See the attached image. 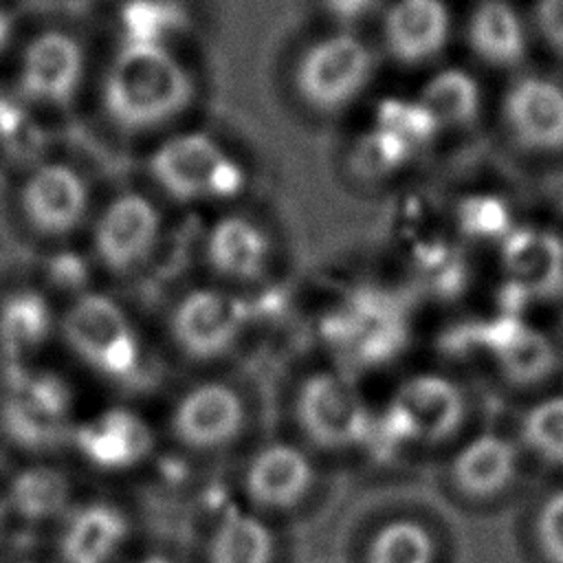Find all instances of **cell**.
<instances>
[{
  "instance_id": "6da1fadb",
  "label": "cell",
  "mask_w": 563,
  "mask_h": 563,
  "mask_svg": "<svg viewBox=\"0 0 563 563\" xmlns=\"http://www.w3.org/2000/svg\"><path fill=\"white\" fill-rule=\"evenodd\" d=\"M194 95L189 68L165 46L119 44L101 79L106 117L130 134L169 125L187 112Z\"/></svg>"
},
{
  "instance_id": "7a4b0ae2",
  "label": "cell",
  "mask_w": 563,
  "mask_h": 563,
  "mask_svg": "<svg viewBox=\"0 0 563 563\" xmlns=\"http://www.w3.org/2000/svg\"><path fill=\"white\" fill-rule=\"evenodd\" d=\"M154 185L176 202L231 200L246 187L242 163L207 132H180L156 145L147 158Z\"/></svg>"
},
{
  "instance_id": "3957f363",
  "label": "cell",
  "mask_w": 563,
  "mask_h": 563,
  "mask_svg": "<svg viewBox=\"0 0 563 563\" xmlns=\"http://www.w3.org/2000/svg\"><path fill=\"white\" fill-rule=\"evenodd\" d=\"M68 347L97 374L130 380L143 365V345L128 312L108 295H77L59 319Z\"/></svg>"
},
{
  "instance_id": "277c9868",
  "label": "cell",
  "mask_w": 563,
  "mask_h": 563,
  "mask_svg": "<svg viewBox=\"0 0 563 563\" xmlns=\"http://www.w3.org/2000/svg\"><path fill=\"white\" fill-rule=\"evenodd\" d=\"M374 70L376 57L369 44L350 31H336L301 51L292 86L306 108L317 114H334L367 90Z\"/></svg>"
},
{
  "instance_id": "5b68a950",
  "label": "cell",
  "mask_w": 563,
  "mask_h": 563,
  "mask_svg": "<svg viewBox=\"0 0 563 563\" xmlns=\"http://www.w3.org/2000/svg\"><path fill=\"white\" fill-rule=\"evenodd\" d=\"M462 420L464 396L457 385L435 374H418L394 391L380 418V433L387 444H438L455 435Z\"/></svg>"
},
{
  "instance_id": "8992f818",
  "label": "cell",
  "mask_w": 563,
  "mask_h": 563,
  "mask_svg": "<svg viewBox=\"0 0 563 563\" xmlns=\"http://www.w3.org/2000/svg\"><path fill=\"white\" fill-rule=\"evenodd\" d=\"M249 317L246 301L235 292L216 286L194 288L174 303L169 334L185 356L213 361L238 343Z\"/></svg>"
},
{
  "instance_id": "52a82bcc",
  "label": "cell",
  "mask_w": 563,
  "mask_h": 563,
  "mask_svg": "<svg viewBox=\"0 0 563 563\" xmlns=\"http://www.w3.org/2000/svg\"><path fill=\"white\" fill-rule=\"evenodd\" d=\"M295 416L312 444L332 451L361 444L372 433V418L361 394L334 372H319L301 383Z\"/></svg>"
},
{
  "instance_id": "ba28073f",
  "label": "cell",
  "mask_w": 563,
  "mask_h": 563,
  "mask_svg": "<svg viewBox=\"0 0 563 563\" xmlns=\"http://www.w3.org/2000/svg\"><path fill=\"white\" fill-rule=\"evenodd\" d=\"M163 231V216L152 198L121 191L99 211L90 246L97 266L112 275H128L150 260Z\"/></svg>"
},
{
  "instance_id": "9c48e42d",
  "label": "cell",
  "mask_w": 563,
  "mask_h": 563,
  "mask_svg": "<svg viewBox=\"0 0 563 563\" xmlns=\"http://www.w3.org/2000/svg\"><path fill=\"white\" fill-rule=\"evenodd\" d=\"M86 55L77 37L66 31H42L22 51L18 95L31 108L68 110L81 92Z\"/></svg>"
},
{
  "instance_id": "30bf717a",
  "label": "cell",
  "mask_w": 563,
  "mask_h": 563,
  "mask_svg": "<svg viewBox=\"0 0 563 563\" xmlns=\"http://www.w3.org/2000/svg\"><path fill=\"white\" fill-rule=\"evenodd\" d=\"M7 438L29 451H48L68 433V389L48 374L18 376L0 411Z\"/></svg>"
},
{
  "instance_id": "8fae6325",
  "label": "cell",
  "mask_w": 563,
  "mask_h": 563,
  "mask_svg": "<svg viewBox=\"0 0 563 563\" xmlns=\"http://www.w3.org/2000/svg\"><path fill=\"white\" fill-rule=\"evenodd\" d=\"M20 209L44 238H68L90 209V189L79 169L64 161L35 165L20 187Z\"/></svg>"
},
{
  "instance_id": "7c38bea8",
  "label": "cell",
  "mask_w": 563,
  "mask_h": 563,
  "mask_svg": "<svg viewBox=\"0 0 563 563\" xmlns=\"http://www.w3.org/2000/svg\"><path fill=\"white\" fill-rule=\"evenodd\" d=\"M246 420L240 394L218 380L200 383L185 391L172 411L174 438L198 453L220 451L231 444Z\"/></svg>"
},
{
  "instance_id": "4fadbf2b",
  "label": "cell",
  "mask_w": 563,
  "mask_h": 563,
  "mask_svg": "<svg viewBox=\"0 0 563 563\" xmlns=\"http://www.w3.org/2000/svg\"><path fill=\"white\" fill-rule=\"evenodd\" d=\"M460 339L490 352L501 374L515 385L541 383L556 365L552 343L515 314H501L488 323L466 328Z\"/></svg>"
},
{
  "instance_id": "5bb4252c",
  "label": "cell",
  "mask_w": 563,
  "mask_h": 563,
  "mask_svg": "<svg viewBox=\"0 0 563 563\" xmlns=\"http://www.w3.org/2000/svg\"><path fill=\"white\" fill-rule=\"evenodd\" d=\"M451 31L449 9L442 0H394L380 24L387 55L405 66L431 62L446 46Z\"/></svg>"
},
{
  "instance_id": "9a60e30c",
  "label": "cell",
  "mask_w": 563,
  "mask_h": 563,
  "mask_svg": "<svg viewBox=\"0 0 563 563\" xmlns=\"http://www.w3.org/2000/svg\"><path fill=\"white\" fill-rule=\"evenodd\" d=\"M205 260L218 277L251 284L268 273L273 240L253 218L229 213L209 227L205 235Z\"/></svg>"
},
{
  "instance_id": "2e32d148",
  "label": "cell",
  "mask_w": 563,
  "mask_h": 563,
  "mask_svg": "<svg viewBox=\"0 0 563 563\" xmlns=\"http://www.w3.org/2000/svg\"><path fill=\"white\" fill-rule=\"evenodd\" d=\"M508 286L528 299L563 295V240L541 229H512L501 244Z\"/></svg>"
},
{
  "instance_id": "e0dca14e",
  "label": "cell",
  "mask_w": 563,
  "mask_h": 563,
  "mask_svg": "<svg viewBox=\"0 0 563 563\" xmlns=\"http://www.w3.org/2000/svg\"><path fill=\"white\" fill-rule=\"evenodd\" d=\"M314 482L310 460L292 444L273 442L260 449L244 471L246 497L266 510H288L301 504Z\"/></svg>"
},
{
  "instance_id": "ac0fdd59",
  "label": "cell",
  "mask_w": 563,
  "mask_h": 563,
  "mask_svg": "<svg viewBox=\"0 0 563 563\" xmlns=\"http://www.w3.org/2000/svg\"><path fill=\"white\" fill-rule=\"evenodd\" d=\"M79 453L103 471L132 468L152 451L147 422L130 409H108L75 431Z\"/></svg>"
},
{
  "instance_id": "d6986e66",
  "label": "cell",
  "mask_w": 563,
  "mask_h": 563,
  "mask_svg": "<svg viewBox=\"0 0 563 563\" xmlns=\"http://www.w3.org/2000/svg\"><path fill=\"white\" fill-rule=\"evenodd\" d=\"M504 114L515 139L532 150L563 147V88L541 77L519 79L506 95Z\"/></svg>"
},
{
  "instance_id": "ffe728a7",
  "label": "cell",
  "mask_w": 563,
  "mask_h": 563,
  "mask_svg": "<svg viewBox=\"0 0 563 563\" xmlns=\"http://www.w3.org/2000/svg\"><path fill=\"white\" fill-rule=\"evenodd\" d=\"M517 473L515 446L495 435L484 433L468 442L453 460L451 477L468 497H493L501 493Z\"/></svg>"
},
{
  "instance_id": "44dd1931",
  "label": "cell",
  "mask_w": 563,
  "mask_h": 563,
  "mask_svg": "<svg viewBox=\"0 0 563 563\" xmlns=\"http://www.w3.org/2000/svg\"><path fill=\"white\" fill-rule=\"evenodd\" d=\"M128 532L123 515L106 504L79 508L59 541L64 563H108Z\"/></svg>"
},
{
  "instance_id": "7402d4cb",
  "label": "cell",
  "mask_w": 563,
  "mask_h": 563,
  "mask_svg": "<svg viewBox=\"0 0 563 563\" xmlns=\"http://www.w3.org/2000/svg\"><path fill=\"white\" fill-rule=\"evenodd\" d=\"M468 44L477 57L495 66H515L523 59L526 37L517 13L501 0L482 2L468 22Z\"/></svg>"
},
{
  "instance_id": "603a6c76",
  "label": "cell",
  "mask_w": 563,
  "mask_h": 563,
  "mask_svg": "<svg viewBox=\"0 0 563 563\" xmlns=\"http://www.w3.org/2000/svg\"><path fill=\"white\" fill-rule=\"evenodd\" d=\"M53 325V310L40 292H13L0 306V347L11 358L29 356L46 343Z\"/></svg>"
},
{
  "instance_id": "cb8c5ba5",
  "label": "cell",
  "mask_w": 563,
  "mask_h": 563,
  "mask_svg": "<svg viewBox=\"0 0 563 563\" xmlns=\"http://www.w3.org/2000/svg\"><path fill=\"white\" fill-rule=\"evenodd\" d=\"M185 26L187 13L178 0H125L117 11L119 44L172 48Z\"/></svg>"
},
{
  "instance_id": "d4e9b609",
  "label": "cell",
  "mask_w": 563,
  "mask_h": 563,
  "mask_svg": "<svg viewBox=\"0 0 563 563\" xmlns=\"http://www.w3.org/2000/svg\"><path fill=\"white\" fill-rule=\"evenodd\" d=\"M273 539L268 528L253 515L229 510L216 523L207 563H271Z\"/></svg>"
},
{
  "instance_id": "484cf974",
  "label": "cell",
  "mask_w": 563,
  "mask_h": 563,
  "mask_svg": "<svg viewBox=\"0 0 563 563\" xmlns=\"http://www.w3.org/2000/svg\"><path fill=\"white\" fill-rule=\"evenodd\" d=\"M418 101L440 130L466 128L479 114V88L473 77L457 68L433 75L424 84Z\"/></svg>"
},
{
  "instance_id": "4316f807",
  "label": "cell",
  "mask_w": 563,
  "mask_h": 563,
  "mask_svg": "<svg viewBox=\"0 0 563 563\" xmlns=\"http://www.w3.org/2000/svg\"><path fill=\"white\" fill-rule=\"evenodd\" d=\"M70 497L66 475L51 466L20 471L9 486V508L26 521H46L59 515Z\"/></svg>"
},
{
  "instance_id": "83f0119b",
  "label": "cell",
  "mask_w": 563,
  "mask_h": 563,
  "mask_svg": "<svg viewBox=\"0 0 563 563\" xmlns=\"http://www.w3.org/2000/svg\"><path fill=\"white\" fill-rule=\"evenodd\" d=\"M429 532L409 519L383 526L367 550V563H433Z\"/></svg>"
},
{
  "instance_id": "f1b7e54d",
  "label": "cell",
  "mask_w": 563,
  "mask_h": 563,
  "mask_svg": "<svg viewBox=\"0 0 563 563\" xmlns=\"http://www.w3.org/2000/svg\"><path fill=\"white\" fill-rule=\"evenodd\" d=\"M44 134L33 117V108L18 95L0 90V154L7 158H29L40 152Z\"/></svg>"
},
{
  "instance_id": "f546056e",
  "label": "cell",
  "mask_w": 563,
  "mask_h": 563,
  "mask_svg": "<svg viewBox=\"0 0 563 563\" xmlns=\"http://www.w3.org/2000/svg\"><path fill=\"white\" fill-rule=\"evenodd\" d=\"M526 446L552 464H563V396L537 402L521 422Z\"/></svg>"
},
{
  "instance_id": "4dcf8cb0",
  "label": "cell",
  "mask_w": 563,
  "mask_h": 563,
  "mask_svg": "<svg viewBox=\"0 0 563 563\" xmlns=\"http://www.w3.org/2000/svg\"><path fill=\"white\" fill-rule=\"evenodd\" d=\"M416 156V150L407 145L396 134L372 125L361 139L354 150V165L361 172V176H389L398 172L405 163H409Z\"/></svg>"
},
{
  "instance_id": "1f68e13d",
  "label": "cell",
  "mask_w": 563,
  "mask_h": 563,
  "mask_svg": "<svg viewBox=\"0 0 563 563\" xmlns=\"http://www.w3.org/2000/svg\"><path fill=\"white\" fill-rule=\"evenodd\" d=\"M374 125L396 134L407 145H411L416 152L422 150L427 143L433 141L438 134V125L431 119V114L420 106V101H407V99H389L385 101L374 119Z\"/></svg>"
},
{
  "instance_id": "d6a6232c",
  "label": "cell",
  "mask_w": 563,
  "mask_h": 563,
  "mask_svg": "<svg viewBox=\"0 0 563 563\" xmlns=\"http://www.w3.org/2000/svg\"><path fill=\"white\" fill-rule=\"evenodd\" d=\"M457 224L468 238L493 240L506 238L510 229V211L504 200L486 194L468 196L457 207Z\"/></svg>"
},
{
  "instance_id": "836d02e7",
  "label": "cell",
  "mask_w": 563,
  "mask_h": 563,
  "mask_svg": "<svg viewBox=\"0 0 563 563\" xmlns=\"http://www.w3.org/2000/svg\"><path fill=\"white\" fill-rule=\"evenodd\" d=\"M539 545L550 563H563V490L554 493L537 519Z\"/></svg>"
},
{
  "instance_id": "e575fe53",
  "label": "cell",
  "mask_w": 563,
  "mask_h": 563,
  "mask_svg": "<svg viewBox=\"0 0 563 563\" xmlns=\"http://www.w3.org/2000/svg\"><path fill=\"white\" fill-rule=\"evenodd\" d=\"M537 24L545 42L563 53V0H539Z\"/></svg>"
},
{
  "instance_id": "d590c367",
  "label": "cell",
  "mask_w": 563,
  "mask_h": 563,
  "mask_svg": "<svg viewBox=\"0 0 563 563\" xmlns=\"http://www.w3.org/2000/svg\"><path fill=\"white\" fill-rule=\"evenodd\" d=\"M378 0H328V7L334 15L343 18V20H352V18H363L367 15Z\"/></svg>"
},
{
  "instance_id": "8d00e7d4",
  "label": "cell",
  "mask_w": 563,
  "mask_h": 563,
  "mask_svg": "<svg viewBox=\"0 0 563 563\" xmlns=\"http://www.w3.org/2000/svg\"><path fill=\"white\" fill-rule=\"evenodd\" d=\"M9 33H11V26H9V20L4 13H0V51L4 46V42L9 40Z\"/></svg>"
},
{
  "instance_id": "74e56055",
  "label": "cell",
  "mask_w": 563,
  "mask_h": 563,
  "mask_svg": "<svg viewBox=\"0 0 563 563\" xmlns=\"http://www.w3.org/2000/svg\"><path fill=\"white\" fill-rule=\"evenodd\" d=\"M134 563H172V561L165 559V556H143V559H139Z\"/></svg>"
},
{
  "instance_id": "f35d334b",
  "label": "cell",
  "mask_w": 563,
  "mask_h": 563,
  "mask_svg": "<svg viewBox=\"0 0 563 563\" xmlns=\"http://www.w3.org/2000/svg\"><path fill=\"white\" fill-rule=\"evenodd\" d=\"M2 521H4V504L0 499V526H2Z\"/></svg>"
}]
</instances>
